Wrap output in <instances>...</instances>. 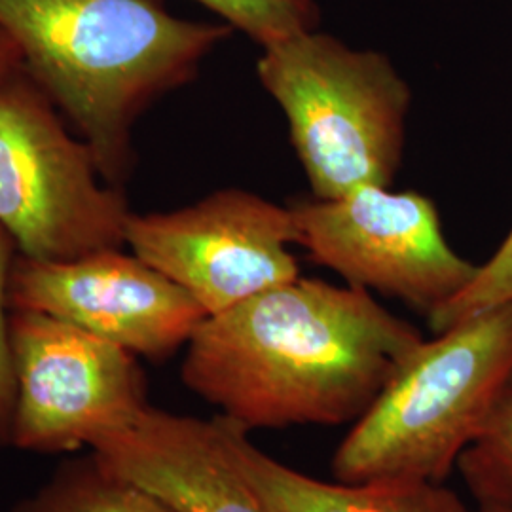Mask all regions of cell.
I'll list each match as a JSON object with an SVG mask.
<instances>
[{
  "mask_svg": "<svg viewBox=\"0 0 512 512\" xmlns=\"http://www.w3.org/2000/svg\"><path fill=\"white\" fill-rule=\"evenodd\" d=\"M507 304H512V230L494 256L476 268L467 287L427 317L429 329L439 334L461 321Z\"/></svg>",
  "mask_w": 512,
  "mask_h": 512,
  "instance_id": "9a60e30c",
  "label": "cell"
},
{
  "mask_svg": "<svg viewBox=\"0 0 512 512\" xmlns=\"http://www.w3.org/2000/svg\"><path fill=\"white\" fill-rule=\"evenodd\" d=\"M16 397L10 446L33 454L90 448L148 406L139 357L48 313L10 310Z\"/></svg>",
  "mask_w": 512,
  "mask_h": 512,
  "instance_id": "8992f818",
  "label": "cell"
},
{
  "mask_svg": "<svg viewBox=\"0 0 512 512\" xmlns=\"http://www.w3.org/2000/svg\"><path fill=\"white\" fill-rule=\"evenodd\" d=\"M8 308L48 313L152 361L186 348L207 317L181 285L124 249L69 262L16 255Z\"/></svg>",
  "mask_w": 512,
  "mask_h": 512,
  "instance_id": "9c48e42d",
  "label": "cell"
},
{
  "mask_svg": "<svg viewBox=\"0 0 512 512\" xmlns=\"http://www.w3.org/2000/svg\"><path fill=\"white\" fill-rule=\"evenodd\" d=\"M512 376V304L423 340L334 452L340 482H440Z\"/></svg>",
  "mask_w": 512,
  "mask_h": 512,
  "instance_id": "3957f363",
  "label": "cell"
},
{
  "mask_svg": "<svg viewBox=\"0 0 512 512\" xmlns=\"http://www.w3.org/2000/svg\"><path fill=\"white\" fill-rule=\"evenodd\" d=\"M293 207L222 188L167 213H131L126 247L181 285L207 315L300 277Z\"/></svg>",
  "mask_w": 512,
  "mask_h": 512,
  "instance_id": "ba28073f",
  "label": "cell"
},
{
  "mask_svg": "<svg viewBox=\"0 0 512 512\" xmlns=\"http://www.w3.org/2000/svg\"><path fill=\"white\" fill-rule=\"evenodd\" d=\"M92 452L175 512H274L241 475L219 414L203 420L148 406Z\"/></svg>",
  "mask_w": 512,
  "mask_h": 512,
  "instance_id": "30bf717a",
  "label": "cell"
},
{
  "mask_svg": "<svg viewBox=\"0 0 512 512\" xmlns=\"http://www.w3.org/2000/svg\"><path fill=\"white\" fill-rule=\"evenodd\" d=\"M421 342L365 289L296 277L207 315L181 380L247 433L332 427L359 420Z\"/></svg>",
  "mask_w": 512,
  "mask_h": 512,
  "instance_id": "6da1fadb",
  "label": "cell"
},
{
  "mask_svg": "<svg viewBox=\"0 0 512 512\" xmlns=\"http://www.w3.org/2000/svg\"><path fill=\"white\" fill-rule=\"evenodd\" d=\"M220 420L241 475L274 512H476L440 482L317 480L268 456L236 423Z\"/></svg>",
  "mask_w": 512,
  "mask_h": 512,
  "instance_id": "8fae6325",
  "label": "cell"
},
{
  "mask_svg": "<svg viewBox=\"0 0 512 512\" xmlns=\"http://www.w3.org/2000/svg\"><path fill=\"white\" fill-rule=\"evenodd\" d=\"M12 512H175L90 456L63 463Z\"/></svg>",
  "mask_w": 512,
  "mask_h": 512,
  "instance_id": "7c38bea8",
  "label": "cell"
},
{
  "mask_svg": "<svg viewBox=\"0 0 512 512\" xmlns=\"http://www.w3.org/2000/svg\"><path fill=\"white\" fill-rule=\"evenodd\" d=\"M293 207L298 245L351 287L393 296L427 317L461 293L476 264L442 232L435 203L418 192L365 186Z\"/></svg>",
  "mask_w": 512,
  "mask_h": 512,
  "instance_id": "52a82bcc",
  "label": "cell"
},
{
  "mask_svg": "<svg viewBox=\"0 0 512 512\" xmlns=\"http://www.w3.org/2000/svg\"><path fill=\"white\" fill-rule=\"evenodd\" d=\"M456 469L475 507L512 512V376Z\"/></svg>",
  "mask_w": 512,
  "mask_h": 512,
  "instance_id": "4fadbf2b",
  "label": "cell"
},
{
  "mask_svg": "<svg viewBox=\"0 0 512 512\" xmlns=\"http://www.w3.org/2000/svg\"><path fill=\"white\" fill-rule=\"evenodd\" d=\"M23 67V57L16 40L0 25V80Z\"/></svg>",
  "mask_w": 512,
  "mask_h": 512,
  "instance_id": "e0dca14e",
  "label": "cell"
},
{
  "mask_svg": "<svg viewBox=\"0 0 512 512\" xmlns=\"http://www.w3.org/2000/svg\"><path fill=\"white\" fill-rule=\"evenodd\" d=\"M131 217L122 188L107 183L92 150L29 73L0 80V226L18 255L69 262L126 249Z\"/></svg>",
  "mask_w": 512,
  "mask_h": 512,
  "instance_id": "5b68a950",
  "label": "cell"
},
{
  "mask_svg": "<svg viewBox=\"0 0 512 512\" xmlns=\"http://www.w3.org/2000/svg\"><path fill=\"white\" fill-rule=\"evenodd\" d=\"M256 74L287 118L315 198L393 184L412 92L387 55L315 29L264 46Z\"/></svg>",
  "mask_w": 512,
  "mask_h": 512,
  "instance_id": "277c9868",
  "label": "cell"
},
{
  "mask_svg": "<svg viewBox=\"0 0 512 512\" xmlns=\"http://www.w3.org/2000/svg\"><path fill=\"white\" fill-rule=\"evenodd\" d=\"M16 255L18 249L14 239L0 226V444H10V423L16 397V382L8 340V281Z\"/></svg>",
  "mask_w": 512,
  "mask_h": 512,
  "instance_id": "2e32d148",
  "label": "cell"
},
{
  "mask_svg": "<svg viewBox=\"0 0 512 512\" xmlns=\"http://www.w3.org/2000/svg\"><path fill=\"white\" fill-rule=\"evenodd\" d=\"M260 48L319 29L315 0H196Z\"/></svg>",
  "mask_w": 512,
  "mask_h": 512,
  "instance_id": "5bb4252c",
  "label": "cell"
},
{
  "mask_svg": "<svg viewBox=\"0 0 512 512\" xmlns=\"http://www.w3.org/2000/svg\"><path fill=\"white\" fill-rule=\"evenodd\" d=\"M0 25L118 188L133 165L137 120L234 35L224 21L177 18L164 0H0Z\"/></svg>",
  "mask_w": 512,
  "mask_h": 512,
  "instance_id": "7a4b0ae2",
  "label": "cell"
},
{
  "mask_svg": "<svg viewBox=\"0 0 512 512\" xmlns=\"http://www.w3.org/2000/svg\"><path fill=\"white\" fill-rule=\"evenodd\" d=\"M476 512H507V511H499V509H482V507H476Z\"/></svg>",
  "mask_w": 512,
  "mask_h": 512,
  "instance_id": "ac0fdd59",
  "label": "cell"
}]
</instances>
